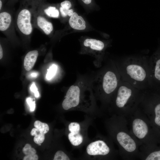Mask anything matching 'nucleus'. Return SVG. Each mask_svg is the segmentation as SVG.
Here are the masks:
<instances>
[{
	"label": "nucleus",
	"mask_w": 160,
	"mask_h": 160,
	"mask_svg": "<svg viewBox=\"0 0 160 160\" xmlns=\"http://www.w3.org/2000/svg\"><path fill=\"white\" fill-rule=\"evenodd\" d=\"M148 59L145 56H131L114 60L121 78L141 90L151 89Z\"/></svg>",
	"instance_id": "1"
},
{
	"label": "nucleus",
	"mask_w": 160,
	"mask_h": 160,
	"mask_svg": "<svg viewBox=\"0 0 160 160\" xmlns=\"http://www.w3.org/2000/svg\"><path fill=\"white\" fill-rule=\"evenodd\" d=\"M96 72L92 73V87L105 100L111 101L121 78L114 60H107Z\"/></svg>",
	"instance_id": "2"
},
{
	"label": "nucleus",
	"mask_w": 160,
	"mask_h": 160,
	"mask_svg": "<svg viewBox=\"0 0 160 160\" xmlns=\"http://www.w3.org/2000/svg\"><path fill=\"white\" fill-rule=\"evenodd\" d=\"M146 90L139 89L121 78L111 99L122 114L133 113L138 108Z\"/></svg>",
	"instance_id": "3"
},
{
	"label": "nucleus",
	"mask_w": 160,
	"mask_h": 160,
	"mask_svg": "<svg viewBox=\"0 0 160 160\" xmlns=\"http://www.w3.org/2000/svg\"><path fill=\"white\" fill-rule=\"evenodd\" d=\"M131 125L132 135L138 141L147 144L148 147L160 144V131L148 119L136 115L132 118Z\"/></svg>",
	"instance_id": "4"
},
{
	"label": "nucleus",
	"mask_w": 160,
	"mask_h": 160,
	"mask_svg": "<svg viewBox=\"0 0 160 160\" xmlns=\"http://www.w3.org/2000/svg\"><path fill=\"white\" fill-rule=\"evenodd\" d=\"M92 73L79 74L75 83L68 89L63 101V108L67 110L78 106L80 103L81 96L92 89Z\"/></svg>",
	"instance_id": "5"
},
{
	"label": "nucleus",
	"mask_w": 160,
	"mask_h": 160,
	"mask_svg": "<svg viewBox=\"0 0 160 160\" xmlns=\"http://www.w3.org/2000/svg\"><path fill=\"white\" fill-rule=\"evenodd\" d=\"M140 106L147 113L151 123L160 131V92L146 90Z\"/></svg>",
	"instance_id": "6"
},
{
	"label": "nucleus",
	"mask_w": 160,
	"mask_h": 160,
	"mask_svg": "<svg viewBox=\"0 0 160 160\" xmlns=\"http://www.w3.org/2000/svg\"><path fill=\"white\" fill-rule=\"evenodd\" d=\"M80 53L92 55L95 59L93 64L97 68H100L104 60V52L107 46L103 41L92 38L85 39L81 44Z\"/></svg>",
	"instance_id": "7"
},
{
	"label": "nucleus",
	"mask_w": 160,
	"mask_h": 160,
	"mask_svg": "<svg viewBox=\"0 0 160 160\" xmlns=\"http://www.w3.org/2000/svg\"><path fill=\"white\" fill-rule=\"evenodd\" d=\"M32 8L25 7L20 9L16 18V28L23 36L28 37L32 34L33 26L32 23Z\"/></svg>",
	"instance_id": "8"
},
{
	"label": "nucleus",
	"mask_w": 160,
	"mask_h": 160,
	"mask_svg": "<svg viewBox=\"0 0 160 160\" xmlns=\"http://www.w3.org/2000/svg\"><path fill=\"white\" fill-rule=\"evenodd\" d=\"M123 127L117 132L116 140L123 152L128 154L135 153L137 151V140Z\"/></svg>",
	"instance_id": "9"
},
{
	"label": "nucleus",
	"mask_w": 160,
	"mask_h": 160,
	"mask_svg": "<svg viewBox=\"0 0 160 160\" xmlns=\"http://www.w3.org/2000/svg\"><path fill=\"white\" fill-rule=\"evenodd\" d=\"M151 89L160 91V55L156 54L148 59Z\"/></svg>",
	"instance_id": "10"
},
{
	"label": "nucleus",
	"mask_w": 160,
	"mask_h": 160,
	"mask_svg": "<svg viewBox=\"0 0 160 160\" xmlns=\"http://www.w3.org/2000/svg\"><path fill=\"white\" fill-rule=\"evenodd\" d=\"M32 23L33 27L41 30L46 35H50L53 31V24L39 7L33 8Z\"/></svg>",
	"instance_id": "11"
},
{
	"label": "nucleus",
	"mask_w": 160,
	"mask_h": 160,
	"mask_svg": "<svg viewBox=\"0 0 160 160\" xmlns=\"http://www.w3.org/2000/svg\"><path fill=\"white\" fill-rule=\"evenodd\" d=\"M86 151L87 153L90 155L105 156L109 153L110 149L104 141L98 140L90 143L87 146Z\"/></svg>",
	"instance_id": "12"
},
{
	"label": "nucleus",
	"mask_w": 160,
	"mask_h": 160,
	"mask_svg": "<svg viewBox=\"0 0 160 160\" xmlns=\"http://www.w3.org/2000/svg\"><path fill=\"white\" fill-rule=\"evenodd\" d=\"M13 29V20L12 15L9 12L3 11L0 13V30L7 34Z\"/></svg>",
	"instance_id": "13"
},
{
	"label": "nucleus",
	"mask_w": 160,
	"mask_h": 160,
	"mask_svg": "<svg viewBox=\"0 0 160 160\" xmlns=\"http://www.w3.org/2000/svg\"><path fill=\"white\" fill-rule=\"evenodd\" d=\"M68 23L70 27L74 29L83 30L86 28V22L83 18L74 12L70 17Z\"/></svg>",
	"instance_id": "14"
},
{
	"label": "nucleus",
	"mask_w": 160,
	"mask_h": 160,
	"mask_svg": "<svg viewBox=\"0 0 160 160\" xmlns=\"http://www.w3.org/2000/svg\"><path fill=\"white\" fill-rule=\"evenodd\" d=\"M38 52L34 50L28 52L24 59V66L27 71L30 70L34 65L38 56Z\"/></svg>",
	"instance_id": "15"
},
{
	"label": "nucleus",
	"mask_w": 160,
	"mask_h": 160,
	"mask_svg": "<svg viewBox=\"0 0 160 160\" xmlns=\"http://www.w3.org/2000/svg\"><path fill=\"white\" fill-rule=\"evenodd\" d=\"M148 147V152L145 156V160H160V145Z\"/></svg>",
	"instance_id": "16"
},
{
	"label": "nucleus",
	"mask_w": 160,
	"mask_h": 160,
	"mask_svg": "<svg viewBox=\"0 0 160 160\" xmlns=\"http://www.w3.org/2000/svg\"><path fill=\"white\" fill-rule=\"evenodd\" d=\"M41 9L46 16L54 18H57L59 17L60 13L59 9L55 6L49 5Z\"/></svg>",
	"instance_id": "17"
},
{
	"label": "nucleus",
	"mask_w": 160,
	"mask_h": 160,
	"mask_svg": "<svg viewBox=\"0 0 160 160\" xmlns=\"http://www.w3.org/2000/svg\"><path fill=\"white\" fill-rule=\"evenodd\" d=\"M68 138L71 143L73 145L77 146L80 145L83 142V137L79 133L77 134L70 133Z\"/></svg>",
	"instance_id": "18"
},
{
	"label": "nucleus",
	"mask_w": 160,
	"mask_h": 160,
	"mask_svg": "<svg viewBox=\"0 0 160 160\" xmlns=\"http://www.w3.org/2000/svg\"><path fill=\"white\" fill-rule=\"evenodd\" d=\"M34 125L35 127L39 129L41 132L45 134L49 131V128L48 125L45 123H43L39 121H36Z\"/></svg>",
	"instance_id": "19"
},
{
	"label": "nucleus",
	"mask_w": 160,
	"mask_h": 160,
	"mask_svg": "<svg viewBox=\"0 0 160 160\" xmlns=\"http://www.w3.org/2000/svg\"><path fill=\"white\" fill-rule=\"evenodd\" d=\"M57 69V66L55 64H53L47 70L46 75V78L47 80L52 79L55 75Z\"/></svg>",
	"instance_id": "20"
},
{
	"label": "nucleus",
	"mask_w": 160,
	"mask_h": 160,
	"mask_svg": "<svg viewBox=\"0 0 160 160\" xmlns=\"http://www.w3.org/2000/svg\"><path fill=\"white\" fill-rule=\"evenodd\" d=\"M68 129L70 132L74 134L79 133L80 127V124L77 122H71L68 126Z\"/></svg>",
	"instance_id": "21"
},
{
	"label": "nucleus",
	"mask_w": 160,
	"mask_h": 160,
	"mask_svg": "<svg viewBox=\"0 0 160 160\" xmlns=\"http://www.w3.org/2000/svg\"><path fill=\"white\" fill-rule=\"evenodd\" d=\"M59 10L61 15L64 17L67 16H71L74 12V10L73 9H67L63 8L61 7H60Z\"/></svg>",
	"instance_id": "22"
},
{
	"label": "nucleus",
	"mask_w": 160,
	"mask_h": 160,
	"mask_svg": "<svg viewBox=\"0 0 160 160\" xmlns=\"http://www.w3.org/2000/svg\"><path fill=\"white\" fill-rule=\"evenodd\" d=\"M54 160H69L68 156L61 151H57L55 154Z\"/></svg>",
	"instance_id": "23"
},
{
	"label": "nucleus",
	"mask_w": 160,
	"mask_h": 160,
	"mask_svg": "<svg viewBox=\"0 0 160 160\" xmlns=\"http://www.w3.org/2000/svg\"><path fill=\"white\" fill-rule=\"evenodd\" d=\"M22 151L23 153L26 155H29L36 154L35 149L32 148L31 145L29 144H26L23 148Z\"/></svg>",
	"instance_id": "24"
},
{
	"label": "nucleus",
	"mask_w": 160,
	"mask_h": 160,
	"mask_svg": "<svg viewBox=\"0 0 160 160\" xmlns=\"http://www.w3.org/2000/svg\"><path fill=\"white\" fill-rule=\"evenodd\" d=\"M44 135V133H41L35 136L33 138L34 142L37 144L42 143L45 139Z\"/></svg>",
	"instance_id": "25"
},
{
	"label": "nucleus",
	"mask_w": 160,
	"mask_h": 160,
	"mask_svg": "<svg viewBox=\"0 0 160 160\" xmlns=\"http://www.w3.org/2000/svg\"><path fill=\"white\" fill-rule=\"evenodd\" d=\"M73 6L72 4L69 0H65L61 2L60 6L67 9H70Z\"/></svg>",
	"instance_id": "26"
},
{
	"label": "nucleus",
	"mask_w": 160,
	"mask_h": 160,
	"mask_svg": "<svg viewBox=\"0 0 160 160\" xmlns=\"http://www.w3.org/2000/svg\"><path fill=\"white\" fill-rule=\"evenodd\" d=\"M26 101L29 106L31 111H34L35 108V101H33L32 98L30 97H28L27 98Z\"/></svg>",
	"instance_id": "27"
},
{
	"label": "nucleus",
	"mask_w": 160,
	"mask_h": 160,
	"mask_svg": "<svg viewBox=\"0 0 160 160\" xmlns=\"http://www.w3.org/2000/svg\"><path fill=\"white\" fill-rule=\"evenodd\" d=\"M30 90L34 94V96L36 98H38L39 96V94L37 88L36 86L35 83L33 82L30 87Z\"/></svg>",
	"instance_id": "28"
},
{
	"label": "nucleus",
	"mask_w": 160,
	"mask_h": 160,
	"mask_svg": "<svg viewBox=\"0 0 160 160\" xmlns=\"http://www.w3.org/2000/svg\"><path fill=\"white\" fill-rule=\"evenodd\" d=\"M84 6L88 7H92L95 6V3L94 0H80Z\"/></svg>",
	"instance_id": "29"
},
{
	"label": "nucleus",
	"mask_w": 160,
	"mask_h": 160,
	"mask_svg": "<svg viewBox=\"0 0 160 160\" xmlns=\"http://www.w3.org/2000/svg\"><path fill=\"white\" fill-rule=\"evenodd\" d=\"M38 156L36 154L26 155L23 158V160H37Z\"/></svg>",
	"instance_id": "30"
},
{
	"label": "nucleus",
	"mask_w": 160,
	"mask_h": 160,
	"mask_svg": "<svg viewBox=\"0 0 160 160\" xmlns=\"http://www.w3.org/2000/svg\"><path fill=\"white\" fill-rule=\"evenodd\" d=\"M41 133H43L41 132L39 129L35 127L32 129L31 132L30 134L31 136H35Z\"/></svg>",
	"instance_id": "31"
},
{
	"label": "nucleus",
	"mask_w": 160,
	"mask_h": 160,
	"mask_svg": "<svg viewBox=\"0 0 160 160\" xmlns=\"http://www.w3.org/2000/svg\"><path fill=\"white\" fill-rule=\"evenodd\" d=\"M38 73L34 72L31 73L30 74V76L32 77H36L38 76Z\"/></svg>",
	"instance_id": "32"
},
{
	"label": "nucleus",
	"mask_w": 160,
	"mask_h": 160,
	"mask_svg": "<svg viewBox=\"0 0 160 160\" xmlns=\"http://www.w3.org/2000/svg\"><path fill=\"white\" fill-rule=\"evenodd\" d=\"M3 50L2 47V46L1 45V44H0V59H2L3 57Z\"/></svg>",
	"instance_id": "33"
},
{
	"label": "nucleus",
	"mask_w": 160,
	"mask_h": 160,
	"mask_svg": "<svg viewBox=\"0 0 160 160\" xmlns=\"http://www.w3.org/2000/svg\"><path fill=\"white\" fill-rule=\"evenodd\" d=\"M2 1L1 0H0V11H1V9L2 8Z\"/></svg>",
	"instance_id": "34"
},
{
	"label": "nucleus",
	"mask_w": 160,
	"mask_h": 160,
	"mask_svg": "<svg viewBox=\"0 0 160 160\" xmlns=\"http://www.w3.org/2000/svg\"></svg>",
	"instance_id": "35"
}]
</instances>
